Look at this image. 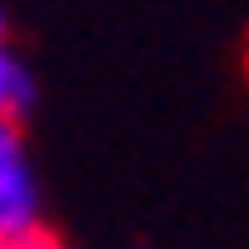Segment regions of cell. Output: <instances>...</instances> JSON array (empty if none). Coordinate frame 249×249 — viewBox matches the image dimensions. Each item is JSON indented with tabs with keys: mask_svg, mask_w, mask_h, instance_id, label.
Returning <instances> with one entry per match:
<instances>
[{
	"mask_svg": "<svg viewBox=\"0 0 249 249\" xmlns=\"http://www.w3.org/2000/svg\"><path fill=\"white\" fill-rule=\"evenodd\" d=\"M0 40H5V20H0Z\"/></svg>",
	"mask_w": 249,
	"mask_h": 249,
	"instance_id": "obj_4",
	"label": "cell"
},
{
	"mask_svg": "<svg viewBox=\"0 0 249 249\" xmlns=\"http://www.w3.org/2000/svg\"><path fill=\"white\" fill-rule=\"evenodd\" d=\"M35 234H45V224H40V184L30 175L15 120H0V244L20 249Z\"/></svg>",
	"mask_w": 249,
	"mask_h": 249,
	"instance_id": "obj_1",
	"label": "cell"
},
{
	"mask_svg": "<svg viewBox=\"0 0 249 249\" xmlns=\"http://www.w3.org/2000/svg\"><path fill=\"white\" fill-rule=\"evenodd\" d=\"M0 249H15V244H0Z\"/></svg>",
	"mask_w": 249,
	"mask_h": 249,
	"instance_id": "obj_5",
	"label": "cell"
},
{
	"mask_svg": "<svg viewBox=\"0 0 249 249\" xmlns=\"http://www.w3.org/2000/svg\"><path fill=\"white\" fill-rule=\"evenodd\" d=\"M20 249H65V244H55L50 234H35V239H25V244H20Z\"/></svg>",
	"mask_w": 249,
	"mask_h": 249,
	"instance_id": "obj_3",
	"label": "cell"
},
{
	"mask_svg": "<svg viewBox=\"0 0 249 249\" xmlns=\"http://www.w3.org/2000/svg\"><path fill=\"white\" fill-rule=\"evenodd\" d=\"M35 85H30V70L20 65V55L0 40V120H15L20 110H30Z\"/></svg>",
	"mask_w": 249,
	"mask_h": 249,
	"instance_id": "obj_2",
	"label": "cell"
}]
</instances>
